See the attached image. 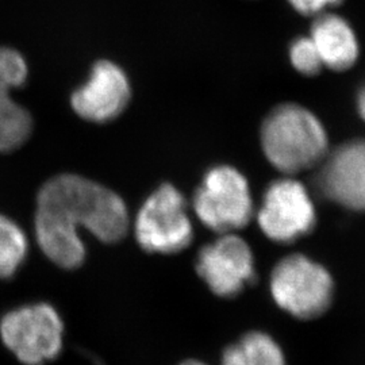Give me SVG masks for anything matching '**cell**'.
<instances>
[{"instance_id":"52a82bcc","label":"cell","mask_w":365,"mask_h":365,"mask_svg":"<svg viewBox=\"0 0 365 365\" xmlns=\"http://www.w3.org/2000/svg\"><path fill=\"white\" fill-rule=\"evenodd\" d=\"M257 221L268 238L291 244L313 230L317 217L304 185L294 179H282L265 191Z\"/></svg>"},{"instance_id":"3957f363","label":"cell","mask_w":365,"mask_h":365,"mask_svg":"<svg viewBox=\"0 0 365 365\" xmlns=\"http://www.w3.org/2000/svg\"><path fill=\"white\" fill-rule=\"evenodd\" d=\"M269 288L274 303L283 312L303 321L322 317L334 297L331 274L303 255H291L279 261L271 274Z\"/></svg>"},{"instance_id":"8992f818","label":"cell","mask_w":365,"mask_h":365,"mask_svg":"<svg viewBox=\"0 0 365 365\" xmlns=\"http://www.w3.org/2000/svg\"><path fill=\"white\" fill-rule=\"evenodd\" d=\"M140 247L152 253H178L192 241V225L184 196L170 184H164L145 200L135 220Z\"/></svg>"},{"instance_id":"5bb4252c","label":"cell","mask_w":365,"mask_h":365,"mask_svg":"<svg viewBox=\"0 0 365 365\" xmlns=\"http://www.w3.org/2000/svg\"><path fill=\"white\" fill-rule=\"evenodd\" d=\"M27 240L24 230L0 214V279L13 276L26 259Z\"/></svg>"},{"instance_id":"ba28073f","label":"cell","mask_w":365,"mask_h":365,"mask_svg":"<svg viewBox=\"0 0 365 365\" xmlns=\"http://www.w3.org/2000/svg\"><path fill=\"white\" fill-rule=\"evenodd\" d=\"M196 272L217 297L235 298L255 280V259L242 238L226 233L200 249Z\"/></svg>"},{"instance_id":"30bf717a","label":"cell","mask_w":365,"mask_h":365,"mask_svg":"<svg viewBox=\"0 0 365 365\" xmlns=\"http://www.w3.org/2000/svg\"><path fill=\"white\" fill-rule=\"evenodd\" d=\"M322 161L317 178L321 194L346 209L365 211V140L342 145Z\"/></svg>"},{"instance_id":"ac0fdd59","label":"cell","mask_w":365,"mask_h":365,"mask_svg":"<svg viewBox=\"0 0 365 365\" xmlns=\"http://www.w3.org/2000/svg\"><path fill=\"white\" fill-rule=\"evenodd\" d=\"M180 365H207L206 363H203V361H200V360H187V361H184Z\"/></svg>"},{"instance_id":"277c9868","label":"cell","mask_w":365,"mask_h":365,"mask_svg":"<svg viewBox=\"0 0 365 365\" xmlns=\"http://www.w3.org/2000/svg\"><path fill=\"white\" fill-rule=\"evenodd\" d=\"M64 325L52 306L38 303L6 314L0 337L24 364L42 365L53 360L63 346Z\"/></svg>"},{"instance_id":"2e32d148","label":"cell","mask_w":365,"mask_h":365,"mask_svg":"<svg viewBox=\"0 0 365 365\" xmlns=\"http://www.w3.org/2000/svg\"><path fill=\"white\" fill-rule=\"evenodd\" d=\"M291 6L303 15H318L337 4L339 0H288Z\"/></svg>"},{"instance_id":"6da1fadb","label":"cell","mask_w":365,"mask_h":365,"mask_svg":"<svg viewBox=\"0 0 365 365\" xmlns=\"http://www.w3.org/2000/svg\"><path fill=\"white\" fill-rule=\"evenodd\" d=\"M129 221L120 196L83 176L58 175L39 190L36 212L39 248L64 269H75L86 259L78 227L102 242L114 244L128 233Z\"/></svg>"},{"instance_id":"9c48e42d","label":"cell","mask_w":365,"mask_h":365,"mask_svg":"<svg viewBox=\"0 0 365 365\" xmlns=\"http://www.w3.org/2000/svg\"><path fill=\"white\" fill-rule=\"evenodd\" d=\"M131 88L126 73L114 63L102 60L92 66L84 86L73 92L71 105L78 117L106 123L119 117L130 102Z\"/></svg>"},{"instance_id":"8fae6325","label":"cell","mask_w":365,"mask_h":365,"mask_svg":"<svg viewBox=\"0 0 365 365\" xmlns=\"http://www.w3.org/2000/svg\"><path fill=\"white\" fill-rule=\"evenodd\" d=\"M27 64L21 53L0 48V152H11L25 144L33 130V119L18 105L11 91L26 81Z\"/></svg>"},{"instance_id":"9a60e30c","label":"cell","mask_w":365,"mask_h":365,"mask_svg":"<svg viewBox=\"0 0 365 365\" xmlns=\"http://www.w3.org/2000/svg\"><path fill=\"white\" fill-rule=\"evenodd\" d=\"M289 58L294 68L306 76L319 73L324 66L319 53L310 37L298 38L291 45Z\"/></svg>"},{"instance_id":"e0dca14e","label":"cell","mask_w":365,"mask_h":365,"mask_svg":"<svg viewBox=\"0 0 365 365\" xmlns=\"http://www.w3.org/2000/svg\"><path fill=\"white\" fill-rule=\"evenodd\" d=\"M357 107L360 111V115L364 118L365 120V87L359 92V98H357Z\"/></svg>"},{"instance_id":"4fadbf2b","label":"cell","mask_w":365,"mask_h":365,"mask_svg":"<svg viewBox=\"0 0 365 365\" xmlns=\"http://www.w3.org/2000/svg\"><path fill=\"white\" fill-rule=\"evenodd\" d=\"M221 365H287V359L272 336L252 330L225 348Z\"/></svg>"},{"instance_id":"5b68a950","label":"cell","mask_w":365,"mask_h":365,"mask_svg":"<svg viewBox=\"0 0 365 365\" xmlns=\"http://www.w3.org/2000/svg\"><path fill=\"white\" fill-rule=\"evenodd\" d=\"M200 221L218 233H232L247 226L253 202L245 178L235 168L215 167L205 176L194 197Z\"/></svg>"},{"instance_id":"7c38bea8","label":"cell","mask_w":365,"mask_h":365,"mask_svg":"<svg viewBox=\"0 0 365 365\" xmlns=\"http://www.w3.org/2000/svg\"><path fill=\"white\" fill-rule=\"evenodd\" d=\"M310 38L319 53L322 64L330 69H349L357 60L359 43L352 27L336 14H318Z\"/></svg>"},{"instance_id":"7a4b0ae2","label":"cell","mask_w":365,"mask_h":365,"mask_svg":"<svg viewBox=\"0 0 365 365\" xmlns=\"http://www.w3.org/2000/svg\"><path fill=\"white\" fill-rule=\"evenodd\" d=\"M261 144L274 168L297 173L327 157V131L309 110L298 105L276 107L261 129Z\"/></svg>"}]
</instances>
